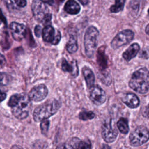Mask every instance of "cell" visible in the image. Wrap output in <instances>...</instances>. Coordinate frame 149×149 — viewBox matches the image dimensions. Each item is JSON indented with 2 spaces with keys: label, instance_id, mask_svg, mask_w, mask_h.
Returning a JSON list of instances; mask_svg holds the SVG:
<instances>
[{
  "label": "cell",
  "instance_id": "obj_1",
  "mask_svg": "<svg viewBox=\"0 0 149 149\" xmlns=\"http://www.w3.org/2000/svg\"><path fill=\"white\" fill-rule=\"evenodd\" d=\"M148 70L146 68H142L135 71L129 82V87L140 94H146L149 88Z\"/></svg>",
  "mask_w": 149,
  "mask_h": 149
},
{
  "label": "cell",
  "instance_id": "obj_2",
  "mask_svg": "<svg viewBox=\"0 0 149 149\" xmlns=\"http://www.w3.org/2000/svg\"><path fill=\"white\" fill-rule=\"evenodd\" d=\"M61 107V103L55 99L49 100L38 106L33 112V119L36 122H40L48 119L55 114Z\"/></svg>",
  "mask_w": 149,
  "mask_h": 149
},
{
  "label": "cell",
  "instance_id": "obj_3",
  "mask_svg": "<svg viewBox=\"0 0 149 149\" xmlns=\"http://www.w3.org/2000/svg\"><path fill=\"white\" fill-rule=\"evenodd\" d=\"M31 107V102L28 95L20 94L17 101L11 107L12 114L18 119H24L29 115Z\"/></svg>",
  "mask_w": 149,
  "mask_h": 149
},
{
  "label": "cell",
  "instance_id": "obj_4",
  "mask_svg": "<svg viewBox=\"0 0 149 149\" xmlns=\"http://www.w3.org/2000/svg\"><path fill=\"white\" fill-rule=\"evenodd\" d=\"M98 31L94 26H90L86 30L84 37V46L86 55L91 58L97 48Z\"/></svg>",
  "mask_w": 149,
  "mask_h": 149
},
{
  "label": "cell",
  "instance_id": "obj_5",
  "mask_svg": "<svg viewBox=\"0 0 149 149\" xmlns=\"http://www.w3.org/2000/svg\"><path fill=\"white\" fill-rule=\"evenodd\" d=\"M33 15L38 22L46 24L50 22L52 15L44 2L41 0H34L31 4Z\"/></svg>",
  "mask_w": 149,
  "mask_h": 149
},
{
  "label": "cell",
  "instance_id": "obj_6",
  "mask_svg": "<svg viewBox=\"0 0 149 149\" xmlns=\"http://www.w3.org/2000/svg\"><path fill=\"white\" fill-rule=\"evenodd\" d=\"M148 129L144 126H138L130 133V144L133 147L141 146L148 141Z\"/></svg>",
  "mask_w": 149,
  "mask_h": 149
},
{
  "label": "cell",
  "instance_id": "obj_7",
  "mask_svg": "<svg viewBox=\"0 0 149 149\" xmlns=\"http://www.w3.org/2000/svg\"><path fill=\"white\" fill-rule=\"evenodd\" d=\"M134 37V33L130 30H124L119 32L113 38L111 45L114 49H118L130 42Z\"/></svg>",
  "mask_w": 149,
  "mask_h": 149
},
{
  "label": "cell",
  "instance_id": "obj_8",
  "mask_svg": "<svg viewBox=\"0 0 149 149\" xmlns=\"http://www.w3.org/2000/svg\"><path fill=\"white\" fill-rule=\"evenodd\" d=\"M42 39L47 42H50L53 45L59 43L61 38V34L59 30H55L50 25L46 26L41 32Z\"/></svg>",
  "mask_w": 149,
  "mask_h": 149
},
{
  "label": "cell",
  "instance_id": "obj_9",
  "mask_svg": "<svg viewBox=\"0 0 149 149\" xmlns=\"http://www.w3.org/2000/svg\"><path fill=\"white\" fill-rule=\"evenodd\" d=\"M118 130L116 128L112 125V121L105 122L102 126L101 134L104 140L109 143L115 141L118 136Z\"/></svg>",
  "mask_w": 149,
  "mask_h": 149
},
{
  "label": "cell",
  "instance_id": "obj_10",
  "mask_svg": "<svg viewBox=\"0 0 149 149\" xmlns=\"http://www.w3.org/2000/svg\"><path fill=\"white\" fill-rule=\"evenodd\" d=\"M48 93V90L47 86L44 84H40L31 88L28 96L31 101L40 102L46 98Z\"/></svg>",
  "mask_w": 149,
  "mask_h": 149
},
{
  "label": "cell",
  "instance_id": "obj_11",
  "mask_svg": "<svg viewBox=\"0 0 149 149\" xmlns=\"http://www.w3.org/2000/svg\"><path fill=\"white\" fill-rule=\"evenodd\" d=\"M91 88L90 98L92 102L96 105H101L104 104L107 99L105 92L98 86H93Z\"/></svg>",
  "mask_w": 149,
  "mask_h": 149
},
{
  "label": "cell",
  "instance_id": "obj_12",
  "mask_svg": "<svg viewBox=\"0 0 149 149\" xmlns=\"http://www.w3.org/2000/svg\"><path fill=\"white\" fill-rule=\"evenodd\" d=\"M10 29L13 38L16 41H21L26 34V26L17 22H12L10 24Z\"/></svg>",
  "mask_w": 149,
  "mask_h": 149
},
{
  "label": "cell",
  "instance_id": "obj_13",
  "mask_svg": "<svg viewBox=\"0 0 149 149\" xmlns=\"http://www.w3.org/2000/svg\"><path fill=\"white\" fill-rule=\"evenodd\" d=\"M122 102L130 108H136L140 104V100L138 97L132 93H128L124 94L122 98Z\"/></svg>",
  "mask_w": 149,
  "mask_h": 149
},
{
  "label": "cell",
  "instance_id": "obj_14",
  "mask_svg": "<svg viewBox=\"0 0 149 149\" xmlns=\"http://www.w3.org/2000/svg\"><path fill=\"white\" fill-rule=\"evenodd\" d=\"M61 68L63 71L70 73L74 77L78 75L79 70L75 60L71 63H69L66 59H63L61 63Z\"/></svg>",
  "mask_w": 149,
  "mask_h": 149
},
{
  "label": "cell",
  "instance_id": "obj_15",
  "mask_svg": "<svg viewBox=\"0 0 149 149\" xmlns=\"http://www.w3.org/2000/svg\"><path fill=\"white\" fill-rule=\"evenodd\" d=\"M139 49L140 45L137 43H133L122 54V56L125 61H129L137 55Z\"/></svg>",
  "mask_w": 149,
  "mask_h": 149
},
{
  "label": "cell",
  "instance_id": "obj_16",
  "mask_svg": "<svg viewBox=\"0 0 149 149\" xmlns=\"http://www.w3.org/2000/svg\"><path fill=\"white\" fill-rule=\"evenodd\" d=\"M82 73L84 77L87 86L88 88H91L94 86L95 82V76L92 70L87 66L83 68Z\"/></svg>",
  "mask_w": 149,
  "mask_h": 149
},
{
  "label": "cell",
  "instance_id": "obj_17",
  "mask_svg": "<svg viewBox=\"0 0 149 149\" xmlns=\"http://www.w3.org/2000/svg\"><path fill=\"white\" fill-rule=\"evenodd\" d=\"M65 11L70 15H76L80 10V5L74 0H68L65 5Z\"/></svg>",
  "mask_w": 149,
  "mask_h": 149
},
{
  "label": "cell",
  "instance_id": "obj_18",
  "mask_svg": "<svg viewBox=\"0 0 149 149\" xmlns=\"http://www.w3.org/2000/svg\"><path fill=\"white\" fill-rule=\"evenodd\" d=\"M77 48L78 46L77 40L74 36H71L66 44V49L68 51V52L70 54H73L77 51Z\"/></svg>",
  "mask_w": 149,
  "mask_h": 149
},
{
  "label": "cell",
  "instance_id": "obj_19",
  "mask_svg": "<svg viewBox=\"0 0 149 149\" xmlns=\"http://www.w3.org/2000/svg\"><path fill=\"white\" fill-rule=\"evenodd\" d=\"M117 127L119 130L124 134L128 133L129 130V127L128 125V122L126 119L124 118H121L119 119L117 122Z\"/></svg>",
  "mask_w": 149,
  "mask_h": 149
},
{
  "label": "cell",
  "instance_id": "obj_20",
  "mask_svg": "<svg viewBox=\"0 0 149 149\" xmlns=\"http://www.w3.org/2000/svg\"><path fill=\"white\" fill-rule=\"evenodd\" d=\"M126 0H115V3L110 8V11L113 13H117L122 10Z\"/></svg>",
  "mask_w": 149,
  "mask_h": 149
},
{
  "label": "cell",
  "instance_id": "obj_21",
  "mask_svg": "<svg viewBox=\"0 0 149 149\" xmlns=\"http://www.w3.org/2000/svg\"><path fill=\"white\" fill-rule=\"evenodd\" d=\"M95 117V113L91 111H82L79 114V118L83 120H88L93 119Z\"/></svg>",
  "mask_w": 149,
  "mask_h": 149
},
{
  "label": "cell",
  "instance_id": "obj_22",
  "mask_svg": "<svg viewBox=\"0 0 149 149\" xmlns=\"http://www.w3.org/2000/svg\"><path fill=\"white\" fill-rule=\"evenodd\" d=\"M80 139L77 137H73L69 139L65 146V148H78Z\"/></svg>",
  "mask_w": 149,
  "mask_h": 149
},
{
  "label": "cell",
  "instance_id": "obj_23",
  "mask_svg": "<svg viewBox=\"0 0 149 149\" xmlns=\"http://www.w3.org/2000/svg\"><path fill=\"white\" fill-rule=\"evenodd\" d=\"M11 77L10 76L3 72H0V85L1 86H6L7 85L10 81Z\"/></svg>",
  "mask_w": 149,
  "mask_h": 149
},
{
  "label": "cell",
  "instance_id": "obj_24",
  "mask_svg": "<svg viewBox=\"0 0 149 149\" xmlns=\"http://www.w3.org/2000/svg\"><path fill=\"white\" fill-rule=\"evenodd\" d=\"M49 127V121L47 119H45L41 120L40 123V129L41 130V133L44 135H46L48 131Z\"/></svg>",
  "mask_w": 149,
  "mask_h": 149
},
{
  "label": "cell",
  "instance_id": "obj_25",
  "mask_svg": "<svg viewBox=\"0 0 149 149\" xmlns=\"http://www.w3.org/2000/svg\"><path fill=\"white\" fill-rule=\"evenodd\" d=\"M140 0H132L130 2V6L134 12H137L139 9Z\"/></svg>",
  "mask_w": 149,
  "mask_h": 149
},
{
  "label": "cell",
  "instance_id": "obj_26",
  "mask_svg": "<svg viewBox=\"0 0 149 149\" xmlns=\"http://www.w3.org/2000/svg\"><path fill=\"white\" fill-rule=\"evenodd\" d=\"M91 148V146L89 141H82L80 140L78 148Z\"/></svg>",
  "mask_w": 149,
  "mask_h": 149
},
{
  "label": "cell",
  "instance_id": "obj_27",
  "mask_svg": "<svg viewBox=\"0 0 149 149\" xmlns=\"http://www.w3.org/2000/svg\"><path fill=\"white\" fill-rule=\"evenodd\" d=\"M17 6L19 7H24L26 5V0H14Z\"/></svg>",
  "mask_w": 149,
  "mask_h": 149
},
{
  "label": "cell",
  "instance_id": "obj_28",
  "mask_svg": "<svg viewBox=\"0 0 149 149\" xmlns=\"http://www.w3.org/2000/svg\"><path fill=\"white\" fill-rule=\"evenodd\" d=\"M41 32H42V30H41V27L39 25H37L36 26L35 29H34V33H35V35L39 37L41 34Z\"/></svg>",
  "mask_w": 149,
  "mask_h": 149
},
{
  "label": "cell",
  "instance_id": "obj_29",
  "mask_svg": "<svg viewBox=\"0 0 149 149\" xmlns=\"http://www.w3.org/2000/svg\"><path fill=\"white\" fill-rule=\"evenodd\" d=\"M6 64V59L3 55L0 54V69L4 67Z\"/></svg>",
  "mask_w": 149,
  "mask_h": 149
},
{
  "label": "cell",
  "instance_id": "obj_30",
  "mask_svg": "<svg viewBox=\"0 0 149 149\" xmlns=\"http://www.w3.org/2000/svg\"><path fill=\"white\" fill-rule=\"evenodd\" d=\"M6 97V93L4 92H2V91H0V102L3 101Z\"/></svg>",
  "mask_w": 149,
  "mask_h": 149
},
{
  "label": "cell",
  "instance_id": "obj_31",
  "mask_svg": "<svg viewBox=\"0 0 149 149\" xmlns=\"http://www.w3.org/2000/svg\"><path fill=\"white\" fill-rule=\"evenodd\" d=\"M41 1L44 3L50 5H53V3H54V0H41Z\"/></svg>",
  "mask_w": 149,
  "mask_h": 149
},
{
  "label": "cell",
  "instance_id": "obj_32",
  "mask_svg": "<svg viewBox=\"0 0 149 149\" xmlns=\"http://www.w3.org/2000/svg\"><path fill=\"white\" fill-rule=\"evenodd\" d=\"M83 5H86L88 3V0H78Z\"/></svg>",
  "mask_w": 149,
  "mask_h": 149
},
{
  "label": "cell",
  "instance_id": "obj_33",
  "mask_svg": "<svg viewBox=\"0 0 149 149\" xmlns=\"http://www.w3.org/2000/svg\"><path fill=\"white\" fill-rule=\"evenodd\" d=\"M146 33H147V34H148V24H147V26H146Z\"/></svg>",
  "mask_w": 149,
  "mask_h": 149
},
{
  "label": "cell",
  "instance_id": "obj_34",
  "mask_svg": "<svg viewBox=\"0 0 149 149\" xmlns=\"http://www.w3.org/2000/svg\"><path fill=\"white\" fill-rule=\"evenodd\" d=\"M0 24H1V20H0Z\"/></svg>",
  "mask_w": 149,
  "mask_h": 149
}]
</instances>
